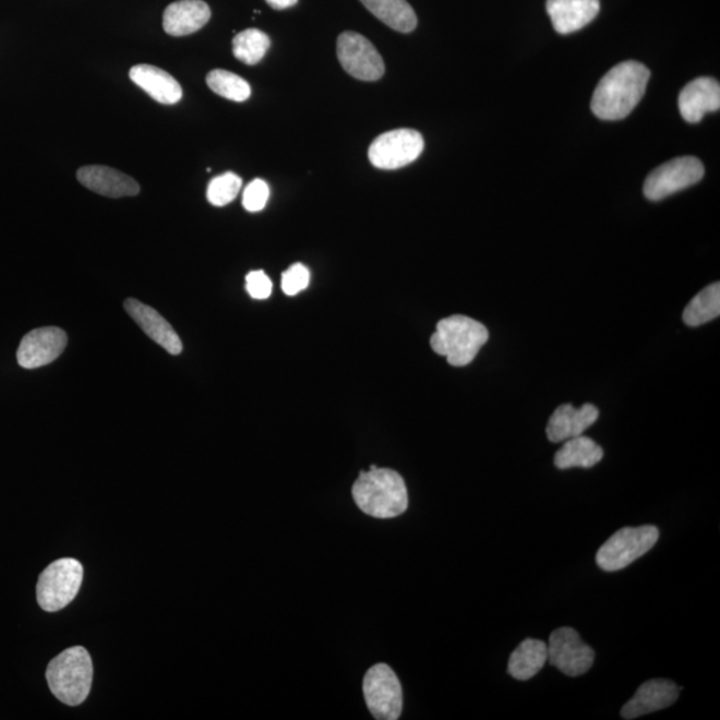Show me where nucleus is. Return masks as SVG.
Returning a JSON list of instances; mask_svg holds the SVG:
<instances>
[{
    "mask_svg": "<svg viewBox=\"0 0 720 720\" xmlns=\"http://www.w3.org/2000/svg\"><path fill=\"white\" fill-rule=\"evenodd\" d=\"M648 81L650 70L645 64L627 60L615 65L600 80L593 93V116L602 120L628 117L644 98Z\"/></svg>",
    "mask_w": 720,
    "mask_h": 720,
    "instance_id": "f257e3e1",
    "label": "nucleus"
},
{
    "mask_svg": "<svg viewBox=\"0 0 720 720\" xmlns=\"http://www.w3.org/2000/svg\"><path fill=\"white\" fill-rule=\"evenodd\" d=\"M352 497L360 512L377 519L395 518L408 507L405 480L392 468L371 466L369 471H360Z\"/></svg>",
    "mask_w": 720,
    "mask_h": 720,
    "instance_id": "f03ea898",
    "label": "nucleus"
},
{
    "mask_svg": "<svg viewBox=\"0 0 720 720\" xmlns=\"http://www.w3.org/2000/svg\"><path fill=\"white\" fill-rule=\"evenodd\" d=\"M93 660L86 648L76 646L59 653L48 664L46 680L62 704L80 706L92 692Z\"/></svg>",
    "mask_w": 720,
    "mask_h": 720,
    "instance_id": "7ed1b4c3",
    "label": "nucleus"
},
{
    "mask_svg": "<svg viewBox=\"0 0 720 720\" xmlns=\"http://www.w3.org/2000/svg\"><path fill=\"white\" fill-rule=\"evenodd\" d=\"M489 340L488 328L465 315L444 317L431 336V347L437 356L446 357L454 368L470 364Z\"/></svg>",
    "mask_w": 720,
    "mask_h": 720,
    "instance_id": "20e7f679",
    "label": "nucleus"
},
{
    "mask_svg": "<svg viewBox=\"0 0 720 720\" xmlns=\"http://www.w3.org/2000/svg\"><path fill=\"white\" fill-rule=\"evenodd\" d=\"M83 566L80 561L63 557L50 564L40 574L36 585V599L40 609L57 612L72 602L81 590Z\"/></svg>",
    "mask_w": 720,
    "mask_h": 720,
    "instance_id": "39448f33",
    "label": "nucleus"
},
{
    "mask_svg": "<svg viewBox=\"0 0 720 720\" xmlns=\"http://www.w3.org/2000/svg\"><path fill=\"white\" fill-rule=\"evenodd\" d=\"M658 539L656 526L624 527L598 550L597 564L604 572H620L647 554Z\"/></svg>",
    "mask_w": 720,
    "mask_h": 720,
    "instance_id": "423d86ee",
    "label": "nucleus"
},
{
    "mask_svg": "<svg viewBox=\"0 0 720 720\" xmlns=\"http://www.w3.org/2000/svg\"><path fill=\"white\" fill-rule=\"evenodd\" d=\"M363 694L371 716L377 720L399 719L404 710V692L398 676L386 663L375 664L365 674Z\"/></svg>",
    "mask_w": 720,
    "mask_h": 720,
    "instance_id": "0eeeda50",
    "label": "nucleus"
},
{
    "mask_svg": "<svg viewBox=\"0 0 720 720\" xmlns=\"http://www.w3.org/2000/svg\"><path fill=\"white\" fill-rule=\"evenodd\" d=\"M423 136L416 130L399 129L384 132L371 143L369 159L381 170H398L416 161L423 153Z\"/></svg>",
    "mask_w": 720,
    "mask_h": 720,
    "instance_id": "6e6552de",
    "label": "nucleus"
},
{
    "mask_svg": "<svg viewBox=\"0 0 720 720\" xmlns=\"http://www.w3.org/2000/svg\"><path fill=\"white\" fill-rule=\"evenodd\" d=\"M705 177V166L695 156H681L659 166L647 177L645 196L658 202L700 182Z\"/></svg>",
    "mask_w": 720,
    "mask_h": 720,
    "instance_id": "1a4fd4ad",
    "label": "nucleus"
},
{
    "mask_svg": "<svg viewBox=\"0 0 720 720\" xmlns=\"http://www.w3.org/2000/svg\"><path fill=\"white\" fill-rule=\"evenodd\" d=\"M336 53L347 74L363 82L380 81L386 71L383 58L363 35L346 32L338 36Z\"/></svg>",
    "mask_w": 720,
    "mask_h": 720,
    "instance_id": "9d476101",
    "label": "nucleus"
},
{
    "mask_svg": "<svg viewBox=\"0 0 720 720\" xmlns=\"http://www.w3.org/2000/svg\"><path fill=\"white\" fill-rule=\"evenodd\" d=\"M548 663L567 676L586 674L596 660V651L572 627H561L550 635Z\"/></svg>",
    "mask_w": 720,
    "mask_h": 720,
    "instance_id": "9b49d317",
    "label": "nucleus"
},
{
    "mask_svg": "<svg viewBox=\"0 0 720 720\" xmlns=\"http://www.w3.org/2000/svg\"><path fill=\"white\" fill-rule=\"evenodd\" d=\"M68 341V334L62 328H35L22 339L16 353L17 363L27 370L44 368L62 356Z\"/></svg>",
    "mask_w": 720,
    "mask_h": 720,
    "instance_id": "f8f14e48",
    "label": "nucleus"
},
{
    "mask_svg": "<svg viewBox=\"0 0 720 720\" xmlns=\"http://www.w3.org/2000/svg\"><path fill=\"white\" fill-rule=\"evenodd\" d=\"M681 687L669 680L648 681L636 689L633 699L622 708L624 719H636L647 713L664 710L680 698Z\"/></svg>",
    "mask_w": 720,
    "mask_h": 720,
    "instance_id": "ddd939ff",
    "label": "nucleus"
},
{
    "mask_svg": "<svg viewBox=\"0 0 720 720\" xmlns=\"http://www.w3.org/2000/svg\"><path fill=\"white\" fill-rule=\"evenodd\" d=\"M124 309L137 326L142 328V332L155 344L164 347L171 356H179L182 352V340H180L171 324L158 311L136 299L125 300Z\"/></svg>",
    "mask_w": 720,
    "mask_h": 720,
    "instance_id": "4468645a",
    "label": "nucleus"
},
{
    "mask_svg": "<svg viewBox=\"0 0 720 720\" xmlns=\"http://www.w3.org/2000/svg\"><path fill=\"white\" fill-rule=\"evenodd\" d=\"M80 183L89 191L107 197L135 196L141 188L135 179L106 166H86L76 172Z\"/></svg>",
    "mask_w": 720,
    "mask_h": 720,
    "instance_id": "2eb2a0df",
    "label": "nucleus"
},
{
    "mask_svg": "<svg viewBox=\"0 0 720 720\" xmlns=\"http://www.w3.org/2000/svg\"><path fill=\"white\" fill-rule=\"evenodd\" d=\"M720 108V84L712 77L689 82L680 95L681 116L688 123H698L708 112Z\"/></svg>",
    "mask_w": 720,
    "mask_h": 720,
    "instance_id": "dca6fc26",
    "label": "nucleus"
},
{
    "mask_svg": "<svg viewBox=\"0 0 720 720\" xmlns=\"http://www.w3.org/2000/svg\"><path fill=\"white\" fill-rule=\"evenodd\" d=\"M599 418L596 406L586 404L580 408L573 405H562L552 413L548 429L549 441L560 443L572 440V437L584 435Z\"/></svg>",
    "mask_w": 720,
    "mask_h": 720,
    "instance_id": "f3484780",
    "label": "nucleus"
},
{
    "mask_svg": "<svg viewBox=\"0 0 720 720\" xmlns=\"http://www.w3.org/2000/svg\"><path fill=\"white\" fill-rule=\"evenodd\" d=\"M557 34L568 35L590 24L600 10L599 0H548L545 4Z\"/></svg>",
    "mask_w": 720,
    "mask_h": 720,
    "instance_id": "a211bd4d",
    "label": "nucleus"
},
{
    "mask_svg": "<svg viewBox=\"0 0 720 720\" xmlns=\"http://www.w3.org/2000/svg\"><path fill=\"white\" fill-rule=\"evenodd\" d=\"M212 20V10L203 0H179L165 10L164 29L171 36L200 32Z\"/></svg>",
    "mask_w": 720,
    "mask_h": 720,
    "instance_id": "6ab92c4d",
    "label": "nucleus"
},
{
    "mask_svg": "<svg viewBox=\"0 0 720 720\" xmlns=\"http://www.w3.org/2000/svg\"><path fill=\"white\" fill-rule=\"evenodd\" d=\"M130 80L160 105H176L183 96L176 77L149 64H137L130 70Z\"/></svg>",
    "mask_w": 720,
    "mask_h": 720,
    "instance_id": "aec40b11",
    "label": "nucleus"
},
{
    "mask_svg": "<svg viewBox=\"0 0 720 720\" xmlns=\"http://www.w3.org/2000/svg\"><path fill=\"white\" fill-rule=\"evenodd\" d=\"M548 644L526 639L515 648L508 660V674L516 681H530L548 663Z\"/></svg>",
    "mask_w": 720,
    "mask_h": 720,
    "instance_id": "412c9836",
    "label": "nucleus"
},
{
    "mask_svg": "<svg viewBox=\"0 0 720 720\" xmlns=\"http://www.w3.org/2000/svg\"><path fill=\"white\" fill-rule=\"evenodd\" d=\"M364 8L389 28L398 33H412L418 26L416 11L407 0H360Z\"/></svg>",
    "mask_w": 720,
    "mask_h": 720,
    "instance_id": "4be33fe9",
    "label": "nucleus"
},
{
    "mask_svg": "<svg viewBox=\"0 0 720 720\" xmlns=\"http://www.w3.org/2000/svg\"><path fill=\"white\" fill-rule=\"evenodd\" d=\"M603 458V449L591 437L584 435L564 441L560 452L554 456V464L560 470L581 467L591 468L597 466Z\"/></svg>",
    "mask_w": 720,
    "mask_h": 720,
    "instance_id": "5701e85b",
    "label": "nucleus"
},
{
    "mask_svg": "<svg viewBox=\"0 0 720 720\" xmlns=\"http://www.w3.org/2000/svg\"><path fill=\"white\" fill-rule=\"evenodd\" d=\"M720 315V285L712 284L694 297L683 311V322L689 327H699Z\"/></svg>",
    "mask_w": 720,
    "mask_h": 720,
    "instance_id": "b1692460",
    "label": "nucleus"
},
{
    "mask_svg": "<svg viewBox=\"0 0 720 720\" xmlns=\"http://www.w3.org/2000/svg\"><path fill=\"white\" fill-rule=\"evenodd\" d=\"M272 40L261 29L249 28L239 33L232 40V52L240 62L254 65L266 56Z\"/></svg>",
    "mask_w": 720,
    "mask_h": 720,
    "instance_id": "393cba45",
    "label": "nucleus"
},
{
    "mask_svg": "<svg viewBox=\"0 0 720 720\" xmlns=\"http://www.w3.org/2000/svg\"><path fill=\"white\" fill-rule=\"evenodd\" d=\"M206 82L212 92L221 98L233 101H244L250 98V84L230 71L213 70L207 75Z\"/></svg>",
    "mask_w": 720,
    "mask_h": 720,
    "instance_id": "a878e982",
    "label": "nucleus"
},
{
    "mask_svg": "<svg viewBox=\"0 0 720 720\" xmlns=\"http://www.w3.org/2000/svg\"><path fill=\"white\" fill-rule=\"evenodd\" d=\"M242 189V179L233 172H225L208 183L207 200L213 206L224 207L231 203Z\"/></svg>",
    "mask_w": 720,
    "mask_h": 720,
    "instance_id": "bb28decb",
    "label": "nucleus"
},
{
    "mask_svg": "<svg viewBox=\"0 0 720 720\" xmlns=\"http://www.w3.org/2000/svg\"><path fill=\"white\" fill-rule=\"evenodd\" d=\"M310 284L309 268L303 266L302 263L292 264L287 272L281 275V290L288 297L298 296L308 288Z\"/></svg>",
    "mask_w": 720,
    "mask_h": 720,
    "instance_id": "cd10ccee",
    "label": "nucleus"
},
{
    "mask_svg": "<svg viewBox=\"0 0 720 720\" xmlns=\"http://www.w3.org/2000/svg\"><path fill=\"white\" fill-rule=\"evenodd\" d=\"M268 184L262 179L252 180L243 192V207L250 213L262 212L268 202Z\"/></svg>",
    "mask_w": 720,
    "mask_h": 720,
    "instance_id": "c85d7f7f",
    "label": "nucleus"
},
{
    "mask_svg": "<svg viewBox=\"0 0 720 720\" xmlns=\"http://www.w3.org/2000/svg\"><path fill=\"white\" fill-rule=\"evenodd\" d=\"M245 288L254 299H267L273 292L272 280L264 272H251L245 278Z\"/></svg>",
    "mask_w": 720,
    "mask_h": 720,
    "instance_id": "c756f323",
    "label": "nucleus"
},
{
    "mask_svg": "<svg viewBox=\"0 0 720 720\" xmlns=\"http://www.w3.org/2000/svg\"><path fill=\"white\" fill-rule=\"evenodd\" d=\"M269 8L275 10H286L298 3V0H266Z\"/></svg>",
    "mask_w": 720,
    "mask_h": 720,
    "instance_id": "7c9ffc66",
    "label": "nucleus"
}]
</instances>
